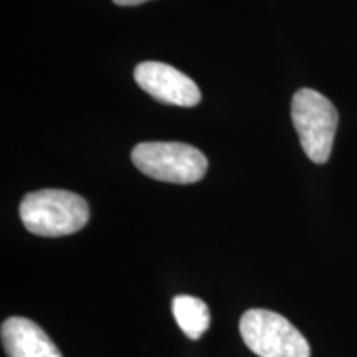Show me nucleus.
I'll list each match as a JSON object with an SVG mask.
<instances>
[{
    "label": "nucleus",
    "instance_id": "423d86ee",
    "mask_svg": "<svg viewBox=\"0 0 357 357\" xmlns=\"http://www.w3.org/2000/svg\"><path fill=\"white\" fill-rule=\"evenodd\" d=\"M0 334L7 357H61L48 334L26 318L13 316L6 319Z\"/></svg>",
    "mask_w": 357,
    "mask_h": 357
},
{
    "label": "nucleus",
    "instance_id": "f257e3e1",
    "mask_svg": "<svg viewBox=\"0 0 357 357\" xmlns=\"http://www.w3.org/2000/svg\"><path fill=\"white\" fill-rule=\"evenodd\" d=\"M20 218L30 234L66 236L82 230L89 220V207L82 195L61 189L26 194L20 204Z\"/></svg>",
    "mask_w": 357,
    "mask_h": 357
},
{
    "label": "nucleus",
    "instance_id": "39448f33",
    "mask_svg": "<svg viewBox=\"0 0 357 357\" xmlns=\"http://www.w3.org/2000/svg\"><path fill=\"white\" fill-rule=\"evenodd\" d=\"M134 79L147 95L166 105L192 108L199 105L200 89L194 79L160 61H144L134 70Z\"/></svg>",
    "mask_w": 357,
    "mask_h": 357
},
{
    "label": "nucleus",
    "instance_id": "7ed1b4c3",
    "mask_svg": "<svg viewBox=\"0 0 357 357\" xmlns=\"http://www.w3.org/2000/svg\"><path fill=\"white\" fill-rule=\"evenodd\" d=\"M144 176L171 184H194L207 172V158L184 142H141L131 153Z\"/></svg>",
    "mask_w": 357,
    "mask_h": 357
},
{
    "label": "nucleus",
    "instance_id": "20e7f679",
    "mask_svg": "<svg viewBox=\"0 0 357 357\" xmlns=\"http://www.w3.org/2000/svg\"><path fill=\"white\" fill-rule=\"evenodd\" d=\"M240 334L258 357H311L306 337L278 312L248 310L240 319Z\"/></svg>",
    "mask_w": 357,
    "mask_h": 357
},
{
    "label": "nucleus",
    "instance_id": "0eeeda50",
    "mask_svg": "<svg viewBox=\"0 0 357 357\" xmlns=\"http://www.w3.org/2000/svg\"><path fill=\"white\" fill-rule=\"evenodd\" d=\"M172 314L182 333L194 341H197L211 324V312L207 305L190 294H178L174 298Z\"/></svg>",
    "mask_w": 357,
    "mask_h": 357
},
{
    "label": "nucleus",
    "instance_id": "6e6552de",
    "mask_svg": "<svg viewBox=\"0 0 357 357\" xmlns=\"http://www.w3.org/2000/svg\"><path fill=\"white\" fill-rule=\"evenodd\" d=\"M116 6H123V7H131V6H139V3L149 2V0H113Z\"/></svg>",
    "mask_w": 357,
    "mask_h": 357
},
{
    "label": "nucleus",
    "instance_id": "f03ea898",
    "mask_svg": "<svg viewBox=\"0 0 357 357\" xmlns=\"http://www.w3.org/2000/svg\"><path fill=\"white\" fill-rule=\"evenodd\" d=\"M291 119L307 158L314 164L328 162L339 123L333 102L316 89L303 88L293 96Z\"/></svg>",
    "mask_w": 357,
    "mask_h": 357
}]
</instances>
